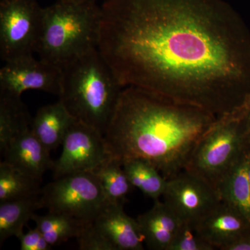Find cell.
<instances>
[{
  "label": "cell",
  "instance_id": "cell-29",
  "mask_svg": "<svg viewBox=\"0 0 250 250\" xmlns=\"http://www.w3.org/2000/svg\"><path fill=\"white\" fill-rule=\"evenodd\" d=\"M65 1H80V2H95L97 3L99 1H105V0H65Z\"/></svg>",
  "mask_w": 250,
  "mask_h": 250
},
{
  "label": "cell",
  "instance_id": "cell-5",
  "mask_svg": "<svg viewBox=\"0 0 250 250\" xmlns=\"http://www.w3.org/2000/svg\"><path fill=\"white\" fill-rule=\"evenodd\" d=\"M250 147L246 114L219 117L197 145L185 170L216 188Z\"/></svg>",
  "mask_w": 250,
  "mask_h": 250
},
{
  "label": "cell",
  "instance_id": "cell-24",
  "mask_svg": "<svg viewBox=\"0 0 250 250\" xmlns=\"http://www.w3.org/2000/svg\"><path fill=\"white\" fill-rule=\"evenodd\" d=\"M77 240L79 250H114L113 247L95 229L92 223L83 227Z\"/></svg>",
  "mask_w": 250,
  "mask_h": 250
},
{
  "label": "cell",
  "instance_id": "cell-12",
  "mask_svg": "<svg viewBox=\"0 0 250 250\" xmlns=\"http://www.w3.org/2000/svg\"><path fill=\"white\" fill-rule=\"evenodd\" d=\"M92 225L114 250H144L139 224L125 213L123 203H108Z\"/></svg>",
  "mask_w": 250,
  "mask_h": 250
},
{
  "label": "cell",
  "instance_id": "cell-19",
  "mask_svg": "<svg viewBox=\"0 0 250 250\" xmlns=\"http://www.w3.org/2000/svg\"><path fill=\"white\" fill-rule=\"evenodd\" d=\"M123 166L133 187L137 188L154 201L163 197L167 179L152 164L137 158L123 161Z\"/></svg>",
  "mask_w": 250,
  "mask_h": 250
},
{
  "label": "cell",
  "instance_id": "cell-18",
  "mask_svg": "<svg viewBox=\"0 0 250 250\" xmlns=\"http://www.w3.org/2000/svg\"><path fill=\"white\" fill-rule=\"evenodd\" d=\"M32 118L21 98L0 94V152L13 139L31 127Z\"/></svg>",
  "mask_w": 250,
  "mask_h": 250
},
{
  "label": "cell",
  "instance_id": "cell-25",
  "mask_svg": "<svg viewBox=\"0 0 250 250\" xmlns=\"http://www.w3.org/2000/svg\"><path fill=\"white\" fill-rule=\"evenodd\" d=\"M18 238L21 250H49L52 248L36 227L29 228L27 233L23 232Z\"/></svg>",
  "mask_w": 250,
  "mask_h": 250
},
{
  "label": "cell",
  "instance_id": "cell-4",
  "mask_svg": "<svg viewBox=\"0 0 250 250\" xmlns=\"http://www.w3.org/2000/svg\"><path fill=\"white\" fill-rule=\"evenodd\" d=\"M101 22V6L97 3L58 0L43 8L37 53L41 60L62 68L98 48Z\"/></svg>",
  "mask_w": 250,
  "mask_h": 250
},
{
  "label": "cell",
  "instance_id": "cell-7",
  "mask_svg": "<svg viewBox=\"0 0 250 250\" xmlns=\"http://www.w3.org/2000/svg\"><path fill=\"white\" fill-rule=\"evenodd\" d=\"M43 8L36 0L0 1V57L4 62L37 52Z\"/></svg>",
  "mask_w": 250,
  "mask_h": 250
},
{
  "label": "cell",
  "instance_id": "cell-3",
  "mask_svg": "<svg viewBox=\"0 0 250 250\" xmlns=\"http://www.w3.org/2000/svg\"><path fill=\"white\" fill-rule=\"evenodd\" d=\"M59 100L74 118L104 136L123 87L98 48L70 61L61 68Z\"/></svg>",
  "mask_w": 250,
  "mask_h": 250
},
{
  "label": "cell",
  "instance_id": "cell-10",
  "mask_svg": "<svg viewBox=\"0 0 250 250\" xmlns=\"http://www.w3.org/2000/svg\"><path fill=\"white\" fill-rule=\"evenodd\" d=\"M61 89V68L33 55L7 61L0 70V94L21 98L24 91L36 90L59 96Z\"/></svg>",
  "mask_w": 250,
  "mask_h": 250
},
{
  "label": "cell",
  "instance_id": "cell-27",
  "mask_svg": "<svg viewBox=\"0 0 250 250\" xmlns=\"http://www.w3.org/2000/svg\"><path fill=\"white\" fill-rule=\"evenodd\" d=\"M250 108V97L248 98V100H247L246 103L244 104L243 106L239 109L237 110L236 111L240 112V113H246L247 111H248Z\"/></svg>",
  "mask_w": 250,
  "mask_h": 250
},
{
  "label": "cell",
  "instance_id": "cell-8",
  "mask_svg": "<svg viewBox=\"0 0 250 250\" xmlns=\"http://www.w3.org/2000/svg\"><path fill=\"white\" fill-rule=\"evenodd\" d=\"M62 146V154L52 170L54 179L77 172H95L112 157L104 135L77 120L69 128Z\"/></svg>",
  "mask_w": 250,
  "mask_h": 250
},
{
  "label": "cell",
  "instance_id": "cell-2",
  "mask_svg": "<svg viewBox=\"0 0 250 250\" xmlns=\"http://www.w3.org/2000/svg\"><path fill=\"white\" fill-rule=\"evenodd\" d=\"M218 117L207 110L136 87H125L104 135L112 157L143 159L166 179L185 170Z\"/></svg>",
  "mask_w": 250,
  "mask_h": 250
},
{
  "label": "cell",
  "instance_id": "cell-21",
  "mask_svg": "<svg viewBox=\"0 0 250 250\" xmlns=\"http://www.w3.org/2000/svg\"><path fill=\"white\" fill-rule=\"evenodd\" d=\"M32 220L52 247L77 238L85 226L71 217L52 212L44 215L34 214Z\"/></svg>",
  "mask_w": 250,
  "mask_h": 250
},
{
  "label": "cell",
  "instance_id": "cell-6",
  "mask_svg": "<svg viewBox=\"0 0 250 250\" xmlns=\"http://www.w3.org/2000/svg\"><path fill=\"white\" fill-rule=\"evenodd\" d=\"M42 208L67 215L82 225L93 223L109 202L97 174L77 172L54 179L41 192Z\"/></svg>",
  "mask_w": 250,
  "mask_h": 250
},
{
  "label": "cell",
  "instance_id": "cell-30",
  "mask_svg": "<svg viewBox=\"0 0 250 250\" xmlns=\"http://www.w3.org/2000/svg\"><path fill=\"white\" fill-rule=\"evenodd\" d=\"M248 179H249V182H250V156H249V159H248Z\"/></svg>",
  "mask_w": 250,
  "mask_h": 250
},
{
  "label": "cell",
  "instance_id": "cell-20",
  "mask_svg": "<svg viewBox=\"0 0 250 250\" xmlns=\"http://www.w3.org/2000/svg\"><path fill=\"white\" fill-rule=\"evenodd\" d=\"M40 182L3 161L0 163V202L41 195Z\"/></svg>",
  "mask_w": 250,
  "mask_h": 250
},
{
  "label": "cell",
  "instance_id": "cell-17",
  "mask_svg": "<svg viewBox=\"0 0 250 250\" xmlns=\"http://www.w3.org/2000/svg\"><path fill=\"white\" fill-rule=\"evenodd\" d=\"M42 208L39 195L0 202V245L11 237H19L36 210Z\"/></svg>",
  "mask_w": 250,
  "mask_h": 250
},
{
  "label": "cell",
  "instance_id": "cell-1",
  "mask_svg": "<svg viewBox=\"0 0 250 250\" xmlns=\"http://www.w3.org/2000/svg\"><path fill=\"white\" fill-rule=\"evenodd\" d=\"M98 49L123 88L217 117L250 97V31L225 0H105Z\"/></svg>",
  "mask_w": 250,
  "mask_h": 250
},
{
  "label": "cell",
  "instance_id": "cell-15",
  "mask_svg": "<svg viewBox=\"0 0 250 250\" xmlns=\"http://www.w3.org/2000/svg\"><path fill=\"white\" fill-rule=\"evenodd\" d=\"M75 120L59 100L57 103L45 105L38 110L32 118L31 129L51 152L62 145L69 128Z\"/></svg>",
  "mask_w": 250,
  "mask_h": 250
},
{
  "label": "cell",
  "instance_id": "cell-22",
  "mask_svg": "<svg viewBox=\"0 0 250 250\" xmlns=\"http://www.w3.org/2000/svg\"><path fill=\"white\" fill-rule=\"evenodd\" d=\"M109 203H123L133 187L123 168V163L110 158L95 171Z\"/></svg>",
  "mask_w": 250,
  "mask_h": 250
},
{
  "label": "cell",
  "instance_id": "cell-23",
  "mask_svg": "<svg viewBox=\"0 0 250 250\" xmlns=\"http://www.w3.org/2000/svg\"><path fill=\"white\" fill-rule=\"evenodd\" d=\"M214 247L208 244L198 236L195 228L190 224L182 223L174 237L167 250H213Z\"/></svg>",
  "mask_w": 250,
  "mask_h": 250
},
{
  "label": "cell",
  "instance_id": "cell-9",
  "mask_svg": "<svg viewBox=\"0 0 250 250\" xmlns=\"http://www.w3.org/2000/svg\"><path fill=\"white\" fill-rule=\"evenodd\" d=\"M163 197L184 223L194 228L222 202L214 186L187 170L167 179Z\"/></svg>",
  "mask_w": 250,
  "mask_h": 250
},
{
  "label": "cell",
  "instance_id": "cell-16",
  "mask_svg": "<svg viewBox=\"0 0 250 250\" xmlns=\"http://www.w3.org/2000/svg\"><path fill=\"white\" fill-rule=\"evenodd\" d=\"M250 147L217 186L219 195L226 202L250 220V184L248 176Z\"/></svg>",
  "mask_w": 250,
  "mask_h": 250
},
{
  "label": "cell",
  "instance_id": "cell-28",
  "mask_svg": "<svg viewBox=\"0 0 250 250\" xmlns=\"http://www.w3.org/2000/svg\"><path fill=\"white\" fill-rule=\"evenodd\" d=\"M246 119L247 128H248V134L250 137V108L246 113Z\"/></svg>",
  "mask_w": 250,
  "mask_h": 250
},
{
  "label": "cell",
  "instance_id": "cell-14",
  "mask_svg": "<svg viewBox=\"0 0 250 250\" xmlns=\"http://www.w3.org/2000/svg\"><path fill=\"white\" fill-rule=\"evenodd\" d=\"M145 243L149 250H167L174 237L184 223L165 202L154 205L137 219Z\"/></svg>",
  "mask_w": 250,
  "mask_h": 250
},
{
  "label": "cell",
  "instance_id": "cell-26",
  "mask_svg": "<svg viewBox=\"0 0 250 250\" xmlns=\"http://www.w3.org/2000/svg\"><path fill=\"white\" fill-rule=\"evenodd\" d=\"M223 250H250V231L239 237Z\"/></svg>",
  "mask_w": 250,
  "mask_h": 250
},
{
  "label": "cell",
  "instance_id": "cell-11",
  "mask_svg": "<svg viewBox=\"0 0 250 250\" xmlns=\"http://www.w3.org/2000/svg\"><path fill=\"white\" fill-rule=\"evenodd\" d=\"M195 229L208 244L223 250L250 231V220L240 210L222 201L195 225Z\"/></svg>",
  "mask_w": 250,
  "mask_h": 250
},
{
  "label": "cell",
  "instance_id": "cell-13",
  "mask_svg": "<svg viewBox=\"0 0 250 250\" xmlns=\"http://www.w3.org/2000/svg\"><path fill=\"white\" fill-rule=\"evenodd\" d=\"M1 154L5 162L40 182L44 174L54 167L50 152L36 138L31 127L11 140Z\"/></svg>",
  "mask_w": 250,
  "mask_h": 250
}]
</instances>
